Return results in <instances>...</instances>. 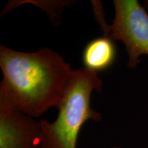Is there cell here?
<instances>
[{
	"mask_svg": "<svg viewBox=\"0 0 148 148\" xmlns=\"http://www.w3.org/2000/svg\"><path fill=\"white\" fill-rule=\"evenodd\" d=\"M0 102L31 117L58 108L75 69L49 47L23 52L1 45Z\"/></svg>",
	"mask_w": 148,
	"mask_h": 148,
	"instance_id": "obj_1",
	"label": "cell"
},
{
	"mask_svg": "<svg viewBox=\"0 0 148 148\" xmlns=\"http://www.w3.org/2000/svg\"><path fill=\"white\" fill-rule=\"evenodd\" d=\"M102 81L97 73L85 68L75 69L58 108V114L52 122L41 119L40 148H76L82 125L88 120L99 121L101 115L90 108L93 90L100 92Z\"/></svg>",
	"mask_w": 148,
	"mask_h": 148,
	"instance_id": "obj_2",
	"label": "cell"
},
{
	"mask_svg": "<svg viewBox=\"0 0 148 148\" xmlns=\"http://www.w3.org/2000/svg\"><path fill=\"white\" fill-rule=\"evenodd\" d=\"M95 18L103 36L124 44L128 55L127 66L135 69L141 56H148V14L137 0H114V19L108 25L99 1H92Z\"/></svg>",
	"mask_w": 148,
	"mask_h": 148,
	"instance_id": "obj_3",
	"label": "cell"
},
{
	"mask_svg": "<svg viewBox=\"0 0 148 148\" xmlns=\"http://www.w3.org/2000/svg\"><path fill=\"white\" fill-rule=\"evenodd\" d=\"M39 143V121L0 102V148H35Z\"/></svg>",
	"mask_w": 148,
	"mask_h": 148,
	"instance_id": "obj_4",
	"label": "cell"
},
{
	"mask_svg": "<svg viewBox=\"0 0 148 148\" xmlns=\"http://www.w3.org/2000/svg\"><path fill=\"white\" fill-rule=\"evenodd\" d=\"M116 57V49L114 41L103 36L86 44L83 50L82 62L85 69L97 73L110 68Z\"/></svg>",
	"mask_w": 148,
	"mask_h": 148,
	"instance_id": "obj_5",
	"label": "cell"
},
{
	"mask_svg": "<svg viewBox=\"0 0 148 148\" xmlns=\"http://www.w3.org/2000/svg\"><path fill=\"white\" fill-rule=\"evenodd\" d=\"M111 148H121V147H111Z\"/></svg>",
	"mask_w": 148,
	"mask_h": 148,
	"instance_id": "obj_6",
	"label": "cell"
}]
</instances>
